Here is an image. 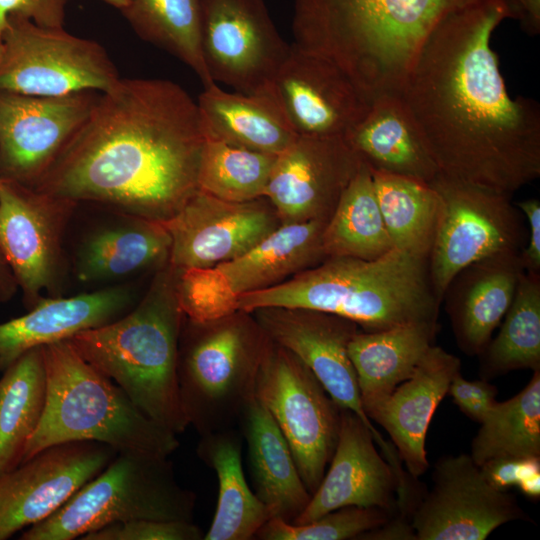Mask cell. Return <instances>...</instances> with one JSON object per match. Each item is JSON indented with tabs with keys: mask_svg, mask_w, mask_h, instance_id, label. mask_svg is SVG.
<instances>
[{
	"mask_svg": "<svg viewBox=\"0 0 540 540\" xmlns=\"http://www.w3.org/2000/svg\"><path fill=\"white\" fill-rule=\"evenodd\" d=\"M196 495L176 480L168 457L119 452L57 511L21 540H72L112 523L136 519L192 521Z\"/></svg>",
	"mask_w": 540,
	"mask_h": 540,
	"instance_id": "cell-8",
	"label": "cell"
},
{
	"mask_svg": "<svg viewBox=\"0 0 540 540\" xmlns=\"http://www.w3.org/2000/svg\"><path fill=\"white\" fill-rule=\"evenodd\" d=\"M371 173L393 247L428 258L440 210L435 189L415 179Z\"/></svg>",
	"mask_w": 540,
	"mask_h": 540,
	"instance_id": "cell-37",
	"label": "cell"
},
{
	"mask_svg": "<svg viewBox=\"0 0 540 540\" xmlns=\"http://www.w3.org/2000/svg\"><path fill=\"white\" fill-rule=\"evenodd\" d=\"M0 378V474L16 467L36 430L46 403L42 346L12 361Z\"/></svg>",
	"mask_w": 540,
	"mask_h": 540,
	"instance_id": "cell-33",
	"label": "cell"
},
{
	"mask_svg": "<svg viewBox=\"0 0 540 540\" xmlns=\"http://www.w3.org/2000/svg\"><path fill=\"white\" fill-rule=\"evenodd\" d=\"M205 141L197 102L180 85L121 78L34 189L164 222L199 190Z\"/></svg>",
	"mask_w": 540,
	"mask_h": 540,
	"instance_id": "cell-2",
	"label": "cell"
},
{
	"mask_svg": "<svg viewBox=\"0 0 540 540\" xmlns=\"http://www.w3.org/2000/svg\"><path fill=\"white\" fill-rule=\"evenodd\" d=\"M399 487L397 475L377 451L369 428L355 413L341 408L329 468L292 524H305L346 506L377 507L399 515Z\"/></svg>",
	"mask_w": 540,
	"mask_h": 540,
	"instance_id": "cell-22",
	"label": "cell"
},
{
	"mask_svg": "<svg viewBox=\"0 0 540 540\" xmlns=\"http://www.w3.org/2000/svg\"><path fill=\"white\" fill-rule=\"evenodd\" d=\"M447 394L463 414L481 423L496 404L498 389L484 379L467 380L459 372L453 377Z\"/></svg>",
	"mask_w": 540,
	"mask_h": 540,
	"instance_id": "cell-41",
	"label": "cell"
},
{
	"mask_svg": "<svg viewBox=\"0 0 540 540\" xmlns=\"http://www.w3.org/2000/svg\"><path fill=\"white\" fill-rule=\"evenodd\" d=\"M120 12L141 39L187 65L204 87L215 83L202 52L203 0H127Z\"/></svg>",
	"mask_w": 540,
	"mask_h": 540,
	"instance_id": "cell-34",
	"label": "cell"
},
{
	"mask_svg": "<svg viewBox=\"0 0 540 540\" xmlns=\"http://www.w3.org/2000/svg\"><path fill=\"white\" fill-rule=\"evenodd\" d=\"M42 353L46 403L21 462L49 446L72 441H95L118 453L141 452L162 457H168L179 447L176 434L148 418L68 340L43 345Z\"/></svg>",
	"mask_w": 540,
	"mask_h": 540,
	"instance_id": "cell-6",
	"label": "cell"
},
{
	"mask_svg": "<svg viewBox=\"0 0 540 540\" xmlns=\"http://www.w3.org/2000/svg\"><path fill=\"white\" fill-rule=\"evenodd\" d=\"M238 428L247 444L252 490L271 518L292 523L309 503L311 494L286 439L256 397L244 410Z\"/></svg>",
	"mask_w": 540,
	"mask_h": 540,
	"instance_id": "cell-28",
	"label": "cell"
},
{
	"mask_svg": "<svg viewBox=\"0 0 540 540\" xmlns=\"http://www.w3.org/2000/svg\"><path fill=\"white\" fill-rule=\"evenodd\" d=\"M189 322L178 355L188 423L200 436L238 427L256 397L257 377L273 342L256 321L238 312L206 323Z\"/></svg>",
	"mask_w": 540,
	"mask_h": 540,
	"instance_id": "cell-7",
	"label": "cell"
},
{
	"mask_svg": "<svg viewBox=\"0 0 540 540\" xmlns=\"http://www.w3.org/2000/svg\"><path fill=\"white\" fill-rule=\"evenodd\" d=\"M1 51H2V49H1V45H0V57H1Z\"/></svg>",
	"mask_w": 540,
	"mask_h": 540,
	"instance_id": "cell-50",
	"label": "cell"
},
{
	"mask_svg": "<svg viewBox=\"0 0 540 540\" xmlns=\"http://www.w3.org/2000/svg\"><path fill=\"white\" fill-rule=\"evenodd\" d=\"M324 256L373 260L393 244L375 192L371 170L363 163L328 218L322 235Z\"/></svg>",
	"mask_w": 540,
	"mask_h": 540,
	"instance_id": "cell-32",
	"label": "cell"
},
{
	"mask_svg": "<svg viewBox=\"0 0 540 540\" xmlns=\"http://www.w3.org/2000/svg\"><path fill=\"white\" fill-rule=\"evenodd\" d=\"M0 45V90L34 96L105 92L121 79L98 42L63 27L10 15Z\"/></svg>",
	"mask_w": 540,
	"mask_h": 540,
	"instance_id": "cell-11",
	"label": "cell"
},
{
	"mask_svg": "<svg viewBox=\"0 0 540 540\" xmlns=\"http://www.w3.org/2000/svg\"><path fill=\"white\" fill-rule=\"evenodd\" d=\"M343 139L373 172L431 184L438 165L401 95L374 99Z\"/></svg>",
	"mask_w": 540,
	"mask_h": 540,
	"instance_id": "cell-26",
	"label": "cell"
},
{
	"mask_svg": "<svg viewBox=\"0 0 540 540\" xmlns=\"http://www.w3.org/2000/svg\"><path fill=\"white\" fill-rule=\"evenodd\" d=\"M259 199L231 202L198 190L162 222L171 238L168 264L176 271L210 268L254 247L279 226Z\"/></svg>",
	"mask_w": 540,
	"mask_h": 540,
	"instance_id": "cell-19",
	"label": "cell"
},
{
	"mask_svg": "<svg viewBox=\"0 0 540 540\" xmlns=\"http://www.w3.org/2000/svg\"><path fill=\"white\" fill-rule=\"evenodd\" d=\"M203 531L192 521L136 519L112 523L82 540H201Z\"/></svg>",
	"mask_w": 540,
	"mask_h": 540,
	"instance_id": "cell-40",
	"label": "cell"
},
{
	"mask_svg": "<svg viewBox=\"0 0 540 540\" xmlns=\"http://www.w3.org/2000/svg\"><path fill=\"white\" fill-rule=\"evenodd\" d=\"M168 264L127 313L67 339L151 420L174 434L189 426L178 384L181 312Z\"/></svg>",
	"mask_w": 540,
	"mask_h": 540,
	"instance_id": "cell-5",
	"label": "cell"
},
{
	"mask_svg": "<svg viewBox=\"0 0 540 540\" xmlns=\"http://www.w3.org/2000/svg\"><path fill=\"white\" fill-rule=\"evenodd\" d=\"M437 321L412 322L376 332H357L348 344L363 409L408 379L434 345Z\"/></svg>",
	"mask_w": 540,
	"mask_h": 540,
	"instance_id": "cell-30",
	"label": "cell"
},
{
	"mask_svg": "<svg viewBox=\"0 0 540 540\" xmlns=\"http://www.w3.org/2000/svg\"><path fill=\"white\" fill-rule=\"evenodd\" d=\"M327 220L279 225L244 254L210 268L176 271L175 293L188 320L206 323L236 313V298L283 282L326 258L321 235Z\"/></svg>",
	"mask_w": 540,
	"mask_h": 540,
	"instance_id": "cell-9",
	"label": "cell"
},
{
	"mask_svg": "<svg viewBox=\"0 0 540 540\" xmlns=\"http://www.w3.org/2000/svg\"><path fill=\"white\" fill-rule=\"evenodd\" d=\"M397 516L377 507L346 506L305 523L270 518L256 533L260 540H347L376 529Z\"/></svg>",
	"mask_w": 540,
	"mask_h": 540,
	"instance_id": "cell-39",
	"label": "cell"
},
{
	"mask_svg": "<svg viewBox=\"0 0 540 540\" xmlns=\"http://www.w3.org/2000/svg\"><path fill=\"white\" fill-rule=\"evenodd\" d=\"M71 0H0V44L10 15H18L44 27H63Z\"/></svg>",
	"mask_w": 540,
	"mask_h": 540,
	"instance_id": "cell-42",
	"label": "cell"
},
{
	"mask_svg": "<svg viewBox=\"0 0 540 540\" xmlns=\"http://www.w3.org/2000/svg\"><path fill=\"white\" fill-rule=\"evenodd\" d=\"M197 105L208 139L279 155L299 136L273 83L252 93L227 92L212 83Z\"/></svg>",
	"mask_w": 540,
	"mask_h": 540,
	"instance_id": "cell-27",
	"label": "cell"
},
{
	"mask_svg": "<svg viewBox=\"0 0 540 540\" xmlns=\"http://www.w3.org/2000/svg\"><path fill=\"white\" fill-rule=\"evenodd\" d=\"M273 85L300 136L343 137L370 106L339 66L293 43Z\"/></svg>",
	"mask_w": 540,
	"mask_h": 540,
	"instance_id": "cell-21",
	"label": "cell"
},
{
	"mask_svg": "<svg viewBox=\"0 0 540 540\" xmlns=\"http://www.w3.org/2000/svg\"><path fill=\"white\" fill-rule=\"evenodd\" d=\"M242 446L238 427L202 435L197 445L198 457L218 479L217 507L204 540H250L271 518L246 480Z\"/></svg>",
	"mask_w": 540,
	"mask_h": 540,
	"instance_id": "cell-31",
	"label": "cell"
},
{
	"mask_svg": "<svg viewBox=\"0 0 540 540\" xmlns=\"http://www.w3.org/2000/svg\"><path fill=\"white\" fill-rule=\"evenodd\" d=\"M136 300L134 287L126 283L71 297L44 296L26 314L0 324V359L8 366L29 349L110 323Z\"/></svg>",
	"mask_w": 540,
	"mask_h": 540,
	"instance_id": "cell-25",
	"label": "cell"
},
{
	"mask_svg": "<svg viewBox=\"0 0 540 540\" xmlns=\"http://www.w3.org/2000/svg\"><path fill=\"white\" fill-rule=\"evenodd\" d=\"M522 495L536 500L540 497V472H535L524 478L517 486Z\"/></svg>",
	"mask_w": 540,
	"mask_h": 540,
	"instance_id": "cell-47",
	"label": "cell"
},
{
	"mask_svg": "<svg viewBox=\"0 0 540 540\" xmlns=\"http://www.w3.org/2000/svg\"><path fill=\"white\" fill-rule=\"evenodd\" d=\"M479 424L470 450L478 466L496 458L540 457V369L515 396L497 401Z\"/></svg>",
	"mask_w": 540,
	"mask_h": 540,
	"instance_id": "cell-36",
	"label": "cell"
},
{
	"mask_svg": "<svg viewBox=\"0 0 540 540\" xmlns=\"http://www.w3.org/2000/svg\"><path fill=\"white\" fill-rule=\"evenodd\" d=\"M117 453L95 441L65 442L0 474V540L48 518Z\"/></svg>",
	"mask_w": 540,
	"mask_h": 540,
	"instance_id": "cell-18",
	"label": "cell"
},
{
	"mask_svg": "<svg viewBox=\"0 0 540 540\" xmlns=\"http://www.w3.org/2000/svg\"><path fill=\"white\" fill-rule=\"evenodd\" d=\"M440 210L428 256L430 281L437 299L455 275L478 260L520 252L526 231L512 197L439 173L430 184Z\"/></svg>",
	"mask_w": 540,
	"mask_h": 540,
	"instance_id": "cell-10",
	"label": "cell"
},
{
	"mask_svg": "<svg viewBox=\"0 0 540 540\" xmlns=\"http://www.w3.org/2000/svg\"><path fill=\"white\" fill-rule=\"evenodd\" d=\"M78 203L0 180V249L27 309L43 296H60L65 273L63 238Z\"/></svg>",
	"mask_w": 540,
	"mask_h": 540,
	"instance_id": "cell-13",
	"label": "cell"
},
{
	"mask_svg": "<svg viewBox=\"0 0 540 540\" xmlns=\"http://www.w3.org/2000/svg\"><path fill=\"white\" fill-rule=\"evenodd\" d=\"M256 322L271 341L299 358L340 408L355 413L369 428L393 469L401 466L395 447L386 442L366 415L348 344L359 331L344 317L315 310L269 307L255 311Z\"/></svg>",
	"mask_w": 540,
	"mask_h": 540,
	"instance_id": "cell-15",
	"label": "cell"
},
{
	"mask_svg": "<svg viewBox=\"0 0 540 540\" xmlns=\"http://www.w3.org/2000/svg\"><path fill=\"white\" fill-rule=\"evenodd\" d=\"M18 290L14 274L0 249V303L11 300Z\"/></svg>",
	"mask_w": 540,
	"mask_h": 540,
	"instance_id": "cell-46",
	"label": "cell"
},
{
	"mask_svg": "<svg viewBox=\"0 0 540 540\" xmlns=\"http://www.w3.org/2000/svg\"><path fill=\"white\" fill-rule=\"evenodd\" d=\"M171 238L159 221L123 215V220L100 227L81 242L73 262L78 281L115 282L168 262Z\"/></svg>",
	"mask_w": 540,
	"mask_h": 540,
	"instance_id": "cell-29",
	"label": "cell"
},
{
	"mask_svg": "<svg viewBox=\"0 0 540 540\" xmlns=\"http://www.w3.org/2000/svg\"><path fill=\"white\" fill-rule=\"evenodd\" d=\"M101 92L34 96L0 90V180L35 188Z\"/></svg>",
	"mask_w": 540,
	"mask_h": 540,
	"instance_id": "cell-16",
	"label": "cell"
},
{
	"mask_svg": "<svg viewBox=\"0 0 540 540\" xmlns=\"http://www.w3.org/2000/svg\"><path fill=\"white\" fill-rule=\"evenodd\" d=\"M519 253L473 262L449 283L442 302L456 345L466 355H480L504 318L524 272Z\"/></svg>",
	"mask_w": 540,
	"mask_h": 540,
	"instance_id": "cell-24",
	"label": "cell"
},
{
	"mask_svg": "<svg viewBox=\"0 0 540 540\" xmlns=\"http://www.w3.org/2000/svg\"><path fill=\"white\" fill-rule=\"evenodd\" d=\"M475 1L294 0L293 44L334 62L371 103L400 95L431 32Z\"/></svg>",
	"mask_w": 540,
	"mask_h": 540,
	"instance_id": "cell-3",
	"label": "cell"
},
{
	"mask_svg": "<svg viewBox=\"0 0 540 540\" xmlns=\"http://www.w3.org/2000/svg\"><path fill=\"white\" fill-rule=\"evenodd\" d=\"M440 304L430 281L428 258L393 247L373 260L327 257L290 280L240 295L235 310H315L349 319L364 332H376L437 321Z\"/></svg>",
	"mask_w": 540,
	"mask_h": 540,
	"instance_id": "cell-4",
	"label": "cell"
},
{
	"mask_svg": "<svg viewBox=\"0 0 540 540\" xmlns=\"http://www.w3.org/2000/svg\"><path fill=\"white\" fill-rule=\"evenodd\" d=\"M497 336L480 357L481 379L540 369V274L523 272Z\"/></svg>",
	"mask_w": 540,
	"mask_h": 540,
	"instance_id": "cell-35",
	"label": "cell"
},
{
	"mask_svg": "<svg viewBox=\"0 0 540 540\" xmlns=\"http://www.w3.org/2000/svg\"><path fill=\"white\" fill-rule=\"evenodd\" d=\"M361 163L343 137L299 135L277 155L264 197L284 223L328 220Z\"/></svg>",
	"mask_w": 540,
	"mask_h": 540,
	"instance_id": "cell-20",
	"label": "cell"
},
{
	"mask_svg": "<svg viewBox=\"0 0 540 540\" xmlns=\"http://www.w3.org/2000/svg\"><path fill=\"white\" fill-rule=\"evenodd\" d=\"M486 481L495 489L508 491L527 476L540 472V457L496 458L479 466Z\"/></svg>",
	"mask_w": 540,
	"mask_h": 540,
	"instance_id": "cell-43",
	"label": "cell"
},
{
	"mask_svg": "<svg viewBox=\"0 0 540 540\" xmlns=\"http://www.w3.org/2000/svg\"><path fill=\"white\" fill-rule=\"evenodd\" d=\"M431 477L409 517L416 540H483L503 524L530 521L512 494L486 481L470 454L441 457Z\"/></svg>",
	"mask_w": 540,
	"mask_h": 540,
	"instance_id": "cell-14",
	"label": "cell"
},
{
	"mask_svg": "<svg viewBox=\"0 0 540 540\" xmlns=\"http://www.w3.org/2000/svg\"><path fill=\"white\" fill-rule=\"evenodd\" d=\"M529 224L527 244L519 257L525 272L540 274V201L530 198L516 203Z\"/></svg>",
	"mask_w": 540,
	"mask_h": 540,
	"instance_id": "cell-44",
	"label": "cell"
},
{
	"mask_svg": "<svg viewBox=\"0 0 540 540\" xmlns=\"http://www.w3.org/2000/svg\"><path fill=\"white\" fill-rule=\"evenodd\" d=\"M276 157L206 138L198 172V189L231 202L262 198Z\"/></svg>",
	"mask_w": 540,
	"mask_h": 540,
	"instance_id": "cell-38",
	"label": "cell"
},
{
	"mask_svg": "<svg viewBox=\"0 0 540 540\" xmlns=\"http://www.w3.org/2000/svg\"><path fill=\"white\" fill-rule=\"evenodd\" d=\"M255 395L286 439L312 495L334 454L341 408L299 358L275 343L261 365Z\"/></svg>",
	"mask_w": 540,
	"mask_h": 540,
	"instance_id": "cell-12",
	"label": "cell"
},
{
	"mask_svg": "<svg viewBox=\"0 0 540 540\" xmlns=\"http://www.w3.org/2000/svg\"><path fill=\"white\" fill-rule=\"evenodd\" d=\"M105 3L117 8L119 11L125 7L127 0H102Z\"/></svg>",
	"mask_w": 540,
	"mask_h": 540,
	"instance_id": "cell-48",
	"label": "cell"
},
{
	"mask_svg": "<svg viewBox=\"0 0 540 540\" xmlns=\"http://www.w3.org/2000/svg\"><path fill=\"white\" fill-rule=\"evenodd\" d=\"M289 48L265 0H203L202 52L213 82L242 93L266 87Z\"/></svg>",
	"mask_w": 540,
	"mask_h": 540,
	"instance_id": "cell-17",
	"label": "cell"
},
{
	"mask_svg": "<svg viewBox=\"0 0 540 540\" xmlns=\"http://www.w3.org/2000/svg\"><path fill=\"white\" fill-rule=\"evenodd\" d=\"M460 370V359L434 344L408 379L364 409L371 421L386 430L406 472L415 479L429 467L425 449L428 427Z\"/></svg>",
	"mask_w": 540,
	"mask_h": 540,
	"instance_id": "cell-23",
	"label": "cell"
},
{
	"mask_svg": "<svg viewBox=\"0 0 540 540\" xmlns=\"http://www.w3.org/2000/svg\"><path fill=\"white\" fill-rule=\"evenodd\" d=\"M505 0L445 17L419 51L401 97L440 173L511 196L540 176V105L508 94L491 47Z\"/></svg>",
	"mask_w": 540,
	"mask_h": 540,
	"instance_id": "cell-1",
	"label": "cell"
},
{
	"mask_svg": "<svg viewBox=\"0 0 540 540\" xmlns=\"http://www.w3.org/2000/svg\"><path fill=\"white\" fill-rule=\"evenodd\" d=\"M6 367L7 365L5 364V362L2 359H0V371L4 370Z\"/></svg>",
	"mask_w": 540,
	"mask_h": 540,
	"instance_id": "cell-49",
	"label": "cell"
},
{
	"mask_svg": "<svg viewBox=\"0 0 540 540\" xmlns=\"http://www.w3.org/2000/svg\"><path fill=\"white\" fill-rule=\"evenodd\" d=\"M511 18L520 22V27L530 36L540 33V0H505Z\"/></svg>",
	"mask_w": 540,
	"mask_h": 540,
	"instance_id": "cell-45",
	"label": "cell"
}]
</instances>
